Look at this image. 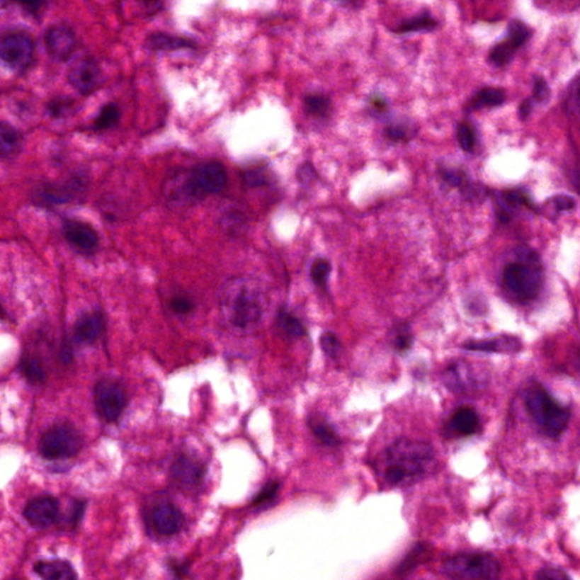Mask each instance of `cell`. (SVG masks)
Listing matches in <instances>:
<instances>
[{"label": "cell", "instance_id": "cell-1", "mask_svg": "<svg viewBox=\"0 0 580 580\" xmlns=\"http://www.w3.org/2000/svg\"><path fill=\"white\" fill-rule=\"evenodd\" d=\"M221 313L230 326L249 331L260 323L266 307L263 292L256 283L236 278L224 285L220 296Z\"/></svg>", "mask_w": 580, "mask_h": 580}, {"label": "cell", "instance_id": "cell-2", "mask_svg": "<svg viewBox=\"0 0 580 580\" xmlns=\"http://www.w3.org/2000/svg\"><path fill=\"white\" fill-rule=\"evenodd\" d=\"M434 460L433 448L425 442L402 438L382 453V477L392 487L419 479Z\"/></svg>", "mask_w": 580, "mask_h": 580}, {"label": "cell", "instance_id": "cell-3", "mask_svg": "<svg viewBox=\"0 0 580 580\" xmlns=\"http://www.w3.org/2000/svg\"><path fill=\"white\" fill-rule=\"evenodd\" d=\"M516 258L504 268L502 273L504 287L521 302L535 300L544 283L541 258L535 251L526 246L516 249Z\"/></svg>", "mask_w": 580, "mask_h": 580}, {"label": "cell", "instance_id": "cell-4", "mask_svg": "<svg viewBox=\"0 0 580 580\" xmlns=\"http://www.w3.org/2000/svg\"><path fill=\"white\" fill-rule=\"evenodd\" d=\"M527 411L538 428L549 438L564 433L572 419L570 409L555 399L541 383L533 382L524 392Z\"/></svg>", "mask_w": 580, "mask_h": 580}, {"label": "cell", "instance_id": "cell-5", "mask_svg": "<svg viewBox=\"0 0 580 580\" xmlns=\"http://www.w3.org/2000/svg\"><path fill=\"white\" fill-rule=\"evenodd\" d=\"M441 572L453 579H496L501 564L490 553H460L442 564Z\"/></svg>", "mask_w": 580, "mask_h": 580}, {"label": "cell", "instance_id": "cell-6", "mask_svg": "<svg viewBox=\"0 0 580 580\" xmlns=\"http://www.w3.org/2000/svg\"><path fill=\"white\" fill-rule=\"evenodd\" d=\"M82 436L76 428L69 424H56L41 436L39 442L40 455L47 460H66L73 458L81 451Z\"/></svg>", "mask_w": 580, "mask_h": 580}, {"label": "cell", "instance_id": "cell-7", "mask_svg": "<svg viewBox=\"0 0 580 580\" xmlns=\"http://www.w3.org/2000/svg\"><path fill=\"white\" fill-rule=\"evenodd\" d=\"M227 173L220 162L198 164L191 170L183 185V192L193 198H203L224 190Z\"/></svg>", "mask_w": 580, "mask_h": 580}, {"label": "cell", "instance_id": "cell-8", "mask_svg": "<svg viewBox=\"0 0 580 580\" xmlns=\"http://www.w3.org/2000/svg\"><path fill=\"white\" fill-rule=\"evenodd\" d=\"M34 41L23 31H8L0 35V60L16 72L25 71L34 57Z\"/></svg>", "mask_w": 580, "mask_h": 580}, {"label": "cell", "instance_id": "cell-9", "mask_svg": "<svg viewBox=\"0 0 580 580\" xmlns=\"http://www.w3.org/2000/svg\"><path fill=\"white\" fill-rule=\"evenodd\" d=\"M86 188V181L82 176H73L65 181L47 183L37 187L34 191L33 202L41 207H49L55 205L72 203L82 195Z\"/></svg>", "mask_w": 580, "mask_h": 580}, {"label": "cell", "instance_id": "cell-10", "mask_svg": "<svg viewBox=\"0 0 580 580\" xmlns=\"http://www.w3.org/2000/svg\"><path fill=\"white\" fill-rule=\"evenodd\" d=\"M96 411L106 422H116L127 405V396L122 383L113 379H103L94 387Z\"/></svg>", "mask_w": 580, "mask_h": 580}, {"label": "cell", "instance_id": "cell-11", "mask_svg": "<svg viewBox=\"0 0 580 580\" xmlns=\"http://www.w3.org/2000/svg\"><path fill=\"white\" fill-rule=\"evenodd\" d=\"M62 235L77 252L85 255L93 254L99 247L98 232L85 221L68 218L62 221Z\"/></svg>", "mask_w": 580, "mask_h": 580}, {"label": "cell", "instance_id": "cell-12", "mask_svg": "<svg viewBox=\"0 0 580 580\" xmlns=\"http://www.w3.org/2000/svg\"><path fill=\"white\" fill-rule=\"evenodd\" d=\"M67 77L72 86L84 96L93 93L102 81L101 69L92 58H81L74 62Z\"/></svg>", "mask_w": 580, "mask_h": 580}, {"label": "cell", "instance_id": "cell-13", "mask_svg": "<svg viewBox=\"0 0 580 580\" xmlns=\"http://www.w3.org/2000/svg\"><path fill=\"white\" fill-rule=\"evenodd\" d=\"M23 515L31 526L47 528L59 517V504L55 496L48 494L35 496L26 504Z\"/></svg>", "mask_w": 580, "mask_h": 580}, {"label": "cell", "instance_id": "cell-14", "mask_svg": "<svg viewBox=\"0 0 580 580\" xmlns=\"http://www.w3.org/2000/svg\"><path fill=\"white\" fill-rule=\"evenodd\" d=\"M150 523L159 535L173 536L184 527L185 518L181 510L173 504L161 502L151 510Z\"/></svg>", "mask_w": 580, "mask_h": 580}, {"label": "cell", "instance_id": "cell-15", "mask_svg": "<svg viewBox=\"0 0 580 580\" xmlns=\"http://www.w3.org/2000/svg\"><path fill=\"white\" fill-rule=\"evenodd\" d=\"M479 381L474 368L462 360L451 363L443 371V383L449 390L457 394H467L479 389Z\"/></svg>", "mask_w": 580, "mask_h": 580}, {"label": "cell", "instance_id": "cell-16", "mask_svg": "<svg viewBox=\"0 0 580 580\" xmlns=\"http://www.w3.org/2000/svg\"><path fill=\"white\" fill-rule=\"evenodd\" d=\"M45 48L54 59L65 62L73 54L76 40L71 28L66 25H54L45 31Z\"/></svg>", "mask_w": 580, "mask_h": 580}, {"label": "cell", "instance_id": "cell-17", "mask_svg": "<svg viewBox=\"0 0 580 580\" xmlns=\"http://www.w3.org/2000/svg\"><path fill=\"white\" fill-rule=\"evenodd\" d=\"M170 475L174 481L184 487H194L203 481L205 468L201 462L187 455L176 458L170 468Z\"/></svg>", "mask_w": 580, "mask_h": 580}, {"label": "cell", "instance_id": "cell-18", "mask_svg": "<svg viewBox=\"0 0 580 580\" xmlns=\"http://www.w3.org/2000/svg\"><path fill=\"white\" fill-rule=\"evenodd\" d=\"M462 348L481 353H498V354H516L523 348V343L518 337L502 334L490 339L468 340L462 343Z\"/></svg>", "mask_w": 580, "mask_h": 580}, {"label": "cell", "instance_id": "cell-19", "mask_svg": "<svg viewBox=\"0 0 580 580\" xmlns=\"http://www.w3.org/2000/svg\"><path fill=\"white\" fill-rule=\"evenodd\" d=\"M105 331V319L100 312L85 313L74 324V340L81 345H92Z\"/></svg>", "mask_w": 580, "mask_h": 580}, {"label": "cell", "instance_id": "cell-20", "mask_svg": "<svg viewBox=\"0 0 580 580\" xmlns=\"http://www.w3.org/2000/svg\"><path fill=\"white\" fill-rule=\"evenodd\" d=\"M448 428L457 436H474L481 431V419L474 408L464 406L453 413Z\"/></svg>", "mask_w": 580, "mask_h": 580}, {"label": "cell", "instance_id": "cell-21", "mask_svg": "<svg viewBox=\"0 0 580 580\" xmlns=\"http://www.w3.org/2000/svg\"><path fill=\"white\" fill-rule=\"evenodd\" d=\"M34 572L47 580H72L77 578L74 567L68 561L59 559L38 561L34 564Z\"/></svg>", "mask_w": 580, "mask_h": 580}, {"label": "cell", "instance_id": "cell-22", "mask_svg": "<svg viewBox=\"0 0 580 580\" xmlns=\"http://www.w3.org/2000/svg\"><path fill=\"white\" fill-rule=\"evenodd\" d=\"M24 139L20 130L6 122L0 120V159L7 160L20 154Z\"/></svg>", "mask_w": 580, "mask_h": 580}, {"label": "cell", "instance_id": "cell-23", "mask_svg": "<svg viewBox=\"0 0 580 580\" xmlns=\"http://www.w3.org/2000/svg\"><path fill=\"white\" fill-rule=\"evenodd\" d=\"M147 47L154 51H174L194 48L195 42L186 38L175 37L171 34L156 32L147 37Z\"/></svg>", "mask_w": 580, "mask_h": 580}, {"label": "cell", "instance_id": "cell-24", "mask_svg": "<svg viewBox=\"0 0 580 580\" xmlns=\"http://www.w3.org/2000/svg\"><path fill=\"white\" fill-rule=\"evenodd\" d=\"M431 555V547L428 543H419L407 553L405 558L398 564L394 574L398 576L409 575L414 570L416 569L419 564H423L425 560H428V555Z\"/></svg>", "mask_w": 580, "mask_h": 580}, {"label": "cell", "instance_id": "cell-25", "mask_svg": "<svg viewBox=\"0 0 580 580\" xmlns=\"http://www.w3.org/2000/svg\"><path fill=\"white\" fill-rule=\"evenodd\" d=\"M309 426L312 433L314 434L315 438L322 445H328V447H336L339 445L340 439L337 432L324 417L313 415L309 417Z\"/></svg>", "mask_w": 580, "mask_h": 580}, {"label": "cell", "instance_id": "cell-26", "mask_svg": "<svg viewBox=\"0 0 580 580\" xmlns=\"http://www.w3.org/2000/svg\"><path fill=\"white\" fill-rule=\"evenodd\" d=\"M506 93L501 89L484 88L479 90L470 100L468 109L470 110H479L482 108H494L504 105L506 101Z\"/></svg>", "mask_w": 580, "mask_h": 580}, {"label": "cell", "instance_id": "cell-27", "mask_svg": "<svg viewBox=\"0 0 580 580\" xmlns=\"http://www.w3.org/2000/svg\"><path fill=\"white\" fill-rule=\"evenodd\" d=\"M438 26V22L434 20V17L431 16L428 11L413 17L411 20L400 23L397 26V33H411V32H428L433 31Z\"/></svg>", "mask_w": 580, "mask_h": 580}, {"label": "cell", "instance_id": "cell-28", "mask_svg": "<svg viewBox=\"0 0 580 580\" xmlns=\"http://www.w3.org/2000/svg\"><path fill=\"white\" fill-rule=\"evenodd\" d=\"M20 371L26 381L32 385H41L47 377L42 364L33 356H25L21 360Z\"/></svg>", "mask_w": 580, "mask_h": 580}, {"label": "cell", "instance_id": "cell-29", "mask_svg": "<svg viewBox=\"0 0 580 580\" xmlns=\"http://www.w3.org/2000/svg\"><path fill=\"white\" fill-rule=\"evenodd\" d=\"M277 324L281 331L288 337L300 338L305 334V328L302 322L286 309H281L278 313Z\"/></svg>", "mask_w": 580, "mask_h": 580}, {"label": "cell", "instance_id": "cell-30", "mask_svg": "<svg viewBox=\"0 0 580 580\" xmlns=\"http://www.w3.org/2000/svg\"><path fill=\"white\" fill-rule=\"evenodd\" d=\"M120 119V109L116 103H107L100 109L94 119V128L98 130H109L118 124Z\"/></svg>", "mask_w": 580, "mask_h": 580}, {"label": "cell", "instance_id": "cell-31", "mask_svg": "<svg viewBox=\"0 0 580 580\" xmlns=\"http://www.w3.org/2000/svg\"><path fill=\"white\" fill-rule=\"evenodd\" d=\"M517 50L518 49L516 48L515 45L510 42L509 40L506 39L502 42L496 45L490 51L489 60L496 67H502V66L507 65L511 62Z\"/></svg>", "mask_w": 580, "mask_h": 580}, {"label": "cell", "instance_id": "cell-32", "mask_svg": "<svg viewBox=\"0 0 580 580\" xmlns=\"http://www.w3.org/2000/svg\"><path fill=\"white\" fill-rule=\"evenodd\" d=\"M330 100L323 94H309L304 99L305 111L312 116L324 117L330 110Z\"/></svg>", "mask_w": 580, "mask_h": 580}, {"label": "cell", "instance_id": "cell-33", "mask_svg": "<svg viewBox=\"0 0 580 580\" xmlns=\"http://www.w3.org/2000/svg\"><path fill=\"white\" fill-rule=\"evenodd\" d=\"M532 37L530 28L521 21H511L508 26V37L510 42L517 48H521Z\"/></svg>", "mask_w": 580, "mask_h": 580}, {"label": "cell", "instance_id": "cell-34", "mask_svg": "<svg viewBox=\"0 0 580 580\" xmlns=\"http://www.w3.org/2000/svg\"><path fill=\"white\" fill-rule=\"evenodd\" d=\"M413 334H411V330L407 326H398L396 330L392 332L391 343H392L394 349L399 351V353H405V351H409L411 345H413Z\"/></svg>", "mask_w": 580, "mask_h": 580}, {"label": "cell", "instance_id": "cell-35", "mask_svg": "<svg viewBox=\"0 0 580 580\" xmlns=\"http://www.w3.org/2000/svg\"><path fill=\"white\" fill-rule=\"evenodd\" d=\"M457 140L465 152H473L476 145V134L473 127L466 123H460L457 127Z\"/></svg>", "mask_w": 580, "mask_h": 580}, {"label": "cell", "instance_id": "cell-36", "mask_svg": "<svg viewBox=\"0 0 580 580\" xmlns=\"http://www.w3.org/2000/svg\"><path fill=\"white\" fill-rule=\"evenodd\" d=\"M331 272V264L326 258H317L311 268L312 280L314 281L317 286H326L329 275Z\"/></svg>", "mask_w": 580, "mask_h": 580}, {"label": "cell", "instance_id": "cell-37", "mask_svg": "<svg viewBox=\"0 0 580 580\" xmlns=\"http://www.w3.org/2000/svg\"><path fill=\"white\" fill-rule=\"evenodd\" d=\"M74 109V101L68 98H56L47 105L49 115L54 118H62L67 116Z\"/></svg>", "mask_w": 580, "mask_h": 580}, {"label": "cell", "instance_id": "cell-38", "mask_svg": "<svg viewBox=\"0 0 580 580\" xmlns=\"http://www.w3.org/2000/svg\"><path fill=\"white\" fill-rule=\"evenodd\" d=\"M321 348L324 351V354L328 355L331 358H337L341 354L343 346L340 343L336 334L332 332H324L321 336Z\"/></svg>", "mask_w": 580, "mask_h": 580}, {"label": "cell", "instance_id": "cell-39", "mask_svg": "<svg viewBox=\"0 0 580 580\" xmlns=\"http://www.w3.org/2000/svg\"><path fill=\"white\" fill-rule=\"evenodd\" d=\"M279 489H280V483H279V482H269V483L266 484V487L260 491L258 496H255L252 502L253 507H258V506H262V504H269L270 501H272V500L275 498L278 492H279Z\"/></svg>", "mask_w": 580, "mask_h": 580}, {"label": "cell", "instance_id": "cell-40", "mask_svg": "<svg viewBox=\"0 0 580 580\" xmlns=\"http://www.w3.org/2000/svg\"><path fill=\"white\" fill-rule=\"evenodd\" d=\"M551 96V90L547 81L541 76L534 77V92H533L532 99L538 103H545L549 101Z\"/></svg>", "mask_w": 580, "mask_h": 580}, {"label": "cell", "instance_id": "cell-41", "mask_svg": "<svg viewBox=\"0 0 580 580\" xmlns=\"http://www.w3.org/2000/svg\"><path fill=\"white\" fill-rule=\"evenodd\" d=\"M441 178L453 187H459L462 188L465 185L467 184V176L465 175L464 171L455 169H442Z\"/></svg>", "mask_w": 580, "mask_h": 580}, {"label": "cell", "instance_id": "cell-42", "mask_svg": "<svg viewBox=\"0 0 580 580\" xmlns=\"http://www.w3.org/2000/svg\"><path fill=\"white\" fill-rule=\"evenodd\" d=\"M536 579L544 580H564L570 579V576L564 570L555 567H544L538 570L535 575Z\"/></svg>", "mask_w": 580, "mask_h": 580}, {"label": "cell", "instance_id": "cell-43", "mask_svg": "<svg viewBox=\"0 0 580 580\" xmlns=\"http://www.w3.org/2000/svg\"><path fill=\"white\" fill-rule=\"evenodd\" d=\"M566 109L570 113H577L579 109V81L578 79L572 83V88L567 98Z\"/></svg>", "mask_w": 580, "mask_h": 580}, {"label": "cell", "instance_id": "cell-44", "mask_svg": "<svg viewBox=\"0 0 580 580\" xmlns=\"http://www.w3.org/2000/svg\"><path fill=\"white\" fill-rule=\"evenodd\" d=\"M385 133L387 137L392 141L409 139V130H407L404 125H389L388 127L385 128Z\"/></svg>", "mask_w": 580, "mask_h": 580}, {"label": "cell", "instance_id": "cell-45", "mask_svg": "<svg viewBox=\"0 0 580 580\" xmlns=\"http://www.w3.org/2000/svg\"><path fill=\"white\" fill-rule=\"evenodd\" d=\"M170 307H171V309H173L175 313H177V314H187V313H190V312L194 309V303H193L190 298L178 296V297H175L171 300V302H170Z\"/></svg>", "mask_w": 580, "mask_h": 580}, {"label": "cell", "instance_id": "cell-46", "mask_svg": "<svg viewBox=\"0 0 580 580\" xmlns=\"http://www.w3.org/2000/svg\"><path fill=\"white\" fill-rule=\"evenodd\" d=\"M555 204L557 212H562V211H570L576 207V201L574 198L568 195H558L555 196L552 200Z\"/></svg>", "mask_w": 580, "mask_h": 580}, {"label": "cell", "instance_id": "cell-47", "mask_svg": "<svg viewBox=\"0 0 580 580\" xmlns=\"http://www.w3.org/2000/svg\"><path fill=\"white\" fill-rule=\"evenodd\" d=\"M17 3L31 13H38L45 6V0H16Z\"/></svg>", "mask_w": 580, "mask_h": 580}, {"label": "cell", "instance_id": "cell-48", "mask_svg": "<svg viewBox=\"0 0 580 580\" xmlns=\"http://www.w3.org/2000/svg\"><path fill=\"white\" fill-rule=\"evenodd\" d=\"M534 106H535V102L532 98L530 99H526L523 101L521 106H519V117H521V120H525V119L528 118L530 117V113H532L533 109H534Z\"/></svg>", "mask_w": 580, "mask_h": 580}, {"label": "cell", "instance_id": "cell-49", "mask_svg": "<svg viewBox=\"0 0 580 580\" xmlns=\"http://www.w3.org/2000/svg\"><path fill=\"white\" fill-rule=\"evenodd\" d=\"M245 181L251 186H258V185L263 184L264 181H266V177L260 171H251V173L249 171L245 175Z\"/></svg>", "mask_w": 580, "mask_h": 580}, {"label": "cell", "instance_id": "cell-50", "mask_svg": "<svg viewBox=\"0 0 580 580\" xmlns=\"http://www.w3.org/2000/svg\"><path fill=\"white\" fill-rule=\"evenodd\" d=\"M313 174H314V169L309 164H306L304 167L300 168V171H298V178L304 181V183H307V181H311L313 179Z\"/></svg>", "mask_w": 580, "mask_h": 580}, {"label": "cell", "instance_id": "cell-51", "mask_svg": "<svg viewBox=\"0 0 580 580\" xmlns=\"http://www.w3.org/2000/svg\"><path fill=\"white\" fill-rule=\"evenodd\" d=\"M372 105H373V107L375 108L377 111H381V113L387 109V102L381 99V98L372 100Z\"/></svg>", "mask_w": 580, "mask_h": 580}, {"label": "cell", "instance_id": "cell-52", "mask_svg": "<svg viewBox=\"0 0 580 580\" xmlns=\"http://www.w3.org/2000/svg\"><path fill=\"white\" fill-rule=\"evenodd\" d=\"M171 572L175 574L176 576H178L181 577V575H185L187 572V567L186 566H181V564H175L173 567H171Z\"/></svg>", "mask_w": 580, "mask_h": 580}, {"label": "cell", "instance_id": "cell-53", "mask_svg": "<svg viewBox=\"0 0 580 580\" xmlns=\"http://www.w3.org/2000/svg\"><path fill=\"white\" fill-rule=\"evenodd\" d=\"M9 1H11V0H0V8L5 7V6L9 3Z\"/></svg>", "mask_w": 580, "mask_h": 580}, {"label": "cell", "instance_id": "cell-54", "mask_svg": "<svg viewBox=\"0 0 580 580\" xmlns=\"http://www.w3.org/2000/svg\"><path fill=\"white\" fill-rule=\"evenodd\" d=\"M143 1H147V3H153V1H157V0H143Z\"/></svg>", "mask_w": 580, "mask_h": 580}, {"label": "cell", "instance_id": "cell-55", "mask_svg": "<svg viewBox=\"0 0 580 580\" xmlns=\"http://www.w3.org/2000/svg\"><path fill=\"white\" fill-rule=\"evenodd\" d=\"M3 314V309H1V306H0V317Z\"/></svg>", "mask_w": 580, "mask_h": 580}, {"label": "cell", "instance_id": "cell-56", "mask_svg": "<svg viewBox=\"0 0 580 580\" xmlns=\"http://www.w3.org/2000/svg\"><path fill=\"white\" fill-rule=\"evenodd\" d=\"M343 1H348V0H343Z\"/></svg>", "mask_w": 580, "mask_h": 580}]
</instances>
